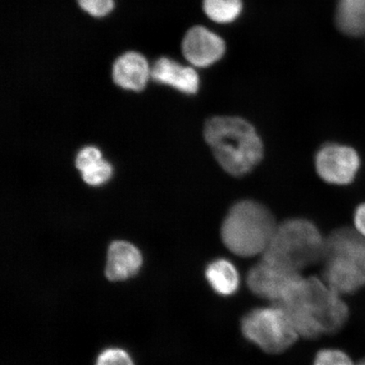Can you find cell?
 <instances>
[{"mask_svg": "<svg viewBox=\"0 0 365 365\" xmlns=\"http://www.w3.org/2000/svg\"><path fill=\"white\" fill-rule=\"evenodd\" d=\"M281 305L289 314L299 337L307 339L339 331L349 317L342 296L316 277H303Z\"/></svg>", "mask_w": 365, "mask_h": 365, "instance_id": "1", "label": "cell"}, {"mask_svg": "<svg viewBox=\"0 0 365 365\" xmlns=\"http://www.w3.org/2000/svg\"><path fill=\"white\" fill-rule=\"evenodd\" d=\"M204 136L220 166L232 176H244L263 158V144L249 122L237 117H214Z\"/></svg>", "mask_w": 365, "mask_h": 365, "instance_id": "2", "label": "cell"}, {"mask_svg": "<svg viewBox=\"0 0 365 365\" xmlns=\"http://www.w3.org/2000/svg\"><path fill=\"white\" fill-rule=\"evenodd\" d=\"M275 218L261 203L242 200L232 205L221 228L223 244L236 255H263L275 235Z\"/></svg>", "mask_w": 365, "mask_h": 365, "instance_id": "3", "label": "cell"}, {"mask_svg": "<svg viewBox=\"0 0 365 365\" xmlns=\"http://www.w3.org/2000/svg\"><path fill=\"white\" fill-rule=\"evenodd\" d=\"M325 255L326 239L317 226L305 219L295 218L277 226L262 259L300 273L324 262Z\"/></svg>", "mask_w": 365, "mask_h": 365, "instance_id": "4", "label": "cell"}, {"mask_svg": "<svg viewBox=\"0 0 365 365\" xmlns=\"http://www.w3.org/2000/svg\"><path fill=\"white\" fill-rule=\"evenodd\" d=\"M241 331L251 344L270 354L286 352L299 339L289 314L277 304L250 310L242 318Z\"/></svg>", "mask_w": 365, "mask_h": 365, "instance_id": "5", "label": "cell"}, {"mask_svg": "<svg viewBox=\"0 0 365 365\" xmlns=\"http://www.w3.org/2000/svg\"><path fill=\"white\" fill-rule=\"evenodd\" d=\"M302 277L299 272L262 259L250 269L246 281L249 289L255 296L272 304H282L298 286Z\"/></svg>", "mask_w": 365, "mask_h": 365, "instance_id": "6", "label": "cell"}, {"mask_svg": "<svg viewBox=\"0 0 365 365\" xmlns=\"http://www.w3.org/2000/svg\"><path fill=\"white\" fill-rule=\"evenodd\" d=\"M360 163L357 150L348 145L335 143L324 145L316 157L319 176L331 185L351 184L357 176Z\"/></svg>", "mask_w": 365, "mask_h": 365, "instance_id": "7", "label": "cell"}, {"mask_svg": "<svg viewBox=\"0 0 365 365\" xmlns=\"http://www.w3.org/2000/svg\"><path fill=\"white\" fill-rule=\"evenodd\" d=\"M225 43L207 27L196 26L187 31L182 43L185 58L195 67L213 65L225 53Z\"/></svg>", "mask_w": 365, "mask_h": 365, "instance_id": "8", "label": "cell"}, {"mask_svg": "<svg viewBox=\"0 0 365 365\" xmlns=\"http://www.w3.org/2000/svg\"><path fill=\"white\" fill-rule=\"evenodd\" d=\"M324 262L322 279L336 294H353L365 287V272L357 264L337 257H327Z\"/></svg>", "mask_w": 365, "mask_h": 365, "instance_id": "9", "label": "cell"}, {"mask_svg": "<svg viewBox=\"0 0 365 365\" xmlns=\"http://www.w3.org/2000/svg\"><path fill=\"white\" fill-rule=\"evenodd\" d=\"M143 262V255L134 245L126 241H114L108 250L105 277L111 282L130 279L139 272Z\"/></svg>", "mask_w": 365, "mask_h": 365, "instance_id": "10", "label": "cell"}, {"mask_svg": "<svg viewBox=\"0 0 365 365\" xmlns=\"http://www.w3.org/2000/svg\"><path fill=\"white\" fill-rule=\"evenodd\" d=\"M150 77L158 83L168 85L185 94H195L200 86L197 72L182 66L170 58H161L150 68Z\"/></svg>", "mask_w": 365, "mask_h": 365, "instance_id": "11", "label": "cell"}, {"mask_svg": "<svg viewBox=\"0 0 365 365\" xmlns=\"http://www.w3.org/2000/svg\"><path fill=\"white\" fill-rule=\"evenodd\" d=\"M330 257L348 259L365 272V237L354 227H344L333 231L326 239L325 259Z\"/></svg>", "mask_w": 365, "mask_h": 365, "instance_id": "12", "label": "cell"}, {"mask_svg": "<svg viewBox=\"0 0 365 365\" xmlns=\"http://www.w3.org/2000/svg\"><path fill=\"white\" fill-rule=\"evenodd\" d=\"M150 76L148 62L139 53L128 52L118 57L113 63V81L122 88L135 91L143 90Z\"/></svg>", "mask_w": 365, "mask_h": 365, "instance_id": "13", "label": "cell"}, {"mask_svg": "<svg viewBox=\"0 0 365 365\" xmlns=\"http://www.w3.org/2000/svg\"><path fill=\"white\" fill-rule=\"evenodd\" d=\"M205 279L218 295L230 297L239 290L240 277L238 269L227 259L219 258L208 264Z\"/></svg>", "mask_w": 365, "mask_h": 365, "instance_id": "14", "label": "cell"}, {"mask_svg": "<svg viewBox=\"0 0 365 365\" xmlns=\"http://www.w3.org/2000/svg\"><path fill=\"white\" fill-rule=\"evenodd\" d=\"M335 21L341 33L359 38L365 35V0H339Z\"/></svg>", "mask_w": 365, "mask_h": 365, "instance_id": "15", "label": "cell"}, {"mask_svg": "<svg viewBox=\"0 0 365 365\" xmlns=\"http://www.w3.org/2000/svg\"><path fill=\"white\" fill-rule=\"evenodd\" d=\"M203 9L209 19L227 24L240 16L243 3L242 0H204Z\"/></svg>", "mask_w": 365, "mask_h": 365, "instance_id": "16", "label": "cell"}, {"mask_svg": "<svg viewBox=\"0 0 365 365\" xmlns=\"http://www.w3.org/2000/svg\"><path fill=\"white\" fill-rule=\"evenodd\" d=\"M113 173V168L110 163L105 160L94 164L88 170L81 172L82 179L89 185L98 186L104 184L110 179Z\"/></svg>", "mask_w": 365, "mask_h": 365, "instance_id": "17", "label": "cell"}, {"mask_svg": "<svg viewBox=\"0 0 365 365\" xmlns=\"http://www.w3.org/2000/svg\"><path fill=\"white\" fill-rule=\"evenodd\" d=\"M95 365H135V363L126 350L108 348L98 354Z\"/></svg>", "mask_w": 365, "mask_h": 365, "instance_id": "18", "label": "cell"}, {"mask_svg": "<svg viewBox=\"0 0 365 365\" xmlns=\"http://www.w3.org/2000/svg\"><path fill=\"white\" fill-rule=\"evenodd\" d=\"M313 365H357L344 351L325 349L319 351Z\"/></svg>", "mask_w": 365, "mask_h": 365, "instance_id": "19", "label": "cell"}, {"mask_svg": "<svg viewBox=\"0 0 365 365\" xmlns=\"http://www.w3.org/2000/svg\"><path fill=\"white\" fill-rule=\"evenodd\" d=\"M80 7L94 17H103L114 8V0H77Z\"/></svg>", "mask_w": 365, "mask_h": 365, "instance_id": "20", "label": "cell"}, {"mask_svg": "<svg viewBox=\"0 0 365 365\" xmlns=\"http://www.w3.org/2000/svg\"><path fill=\"white\" fill-rule=\"evenodd\" d=\"M102 153L98 148L86 147L81 149L76 158V167L77 170L83 172L94 164L101 161Z\"/></svg>", "mask_w": 365, "mask_h": 365, "instance_id": "21", "label": "cell"}, {"mask_svg": "<svg viewBox=\"0 0 365 365\" xmlns=\"http://www.w3.org/2000/svg\"><path fill=\"white\" fill-rule=\"evenodd\" d=\"M354 228L360 235L365 237V203L358 205L354 212Z\"/></svg>", "mask_w": 365, "mask_h": 365, "instance_id": "22", "label": "cell"}, {"mask_svg": "<svg viewBox=\"0 0 365 365\" xmlns=\"http://www.w3.org/2000/svg\"><path fill=\"white\" fill-rule=\"evenodd\" d=\"M357 365H365V359H362Z\"/></svg>", "mask_w": 365, "mask_h": 365, "instance_id": "23", "label": "cell"}]
</instances>
